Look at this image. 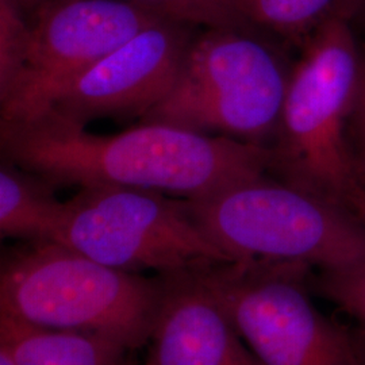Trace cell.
I'll list each match as a JSON object with an SVG mask.
<instances>
[{"label": "cell", "instance_id": "obj_6", "mask_svg": "<svg viewBox=\"0 0 365 365\" xmlns=\"http://www.w3.org/2000/svg\"><path fill=\"white\" fill-rule=\"evenodd\" d=\"M52 241L133 274L232 261L197 226L185 199L113 184L81 187L64 202Z\"/></svg>", "mask_w": 365, "mask_h": 365}, {"label": "cell", "instance_id": "obj_2", "mask_svg": "<svg viewBox=\"0 0 365 365\" xmlns=\"http://www.w3.org/2000/svg\"><path fill=\"white\" fill-rule=\"evenodd\" d=\"M300 49L271 144V172L344 207L360 185L348 125L363 56L352 22L336 14L322 21Z\"/></svg>", "mask_w": 365, "mask_h": 365}, {"label": "cell", "instance_id": "obj_7", "mask_svg": "<svg viewBox=\"0 0 365 365\" xmlns=\"http://www.w3.org/2000/svg\"><path fill=\"white\" fill-rule=\"evenodd\" d=\"M313 269L291 261H227L199 268L261 365H357L354 330L312 299Z\"/></svg>", "mask_w": 365, "mask_h": 365}, {"label": "cell", "instance_id": "obj_11", "mask_svg": "<svg viewBox=\"0 0 365 365\" xmlns=\"http://www.w3.org/2000/svg\"><path fill=\"white\" fill-rule=\"evenodd\" d=\"M0 349L14 365H123L130 351L115 339L37 327L0 314Z\"/></svg>", "mask_w": 365, "mask_h": 365}, {"label": "cell", "instance_id": "obj_12", "mask_svg": "<svg viewBox=\"0 0 365 365\" xmlns=\"http://www.w3.org/2000/svg\"><path fill=\"white\" fill-rule=\"evenodd\" d=\"M51 182L3 160L0 167V233L30 241L52 240L64 209Z\"/></svg>", "mask_w": 365, "mask_h": 365}, {"label": "cell", "instance_id": "obj_5", "mask_svg": "<svg viewBox=\"0 0 365 365\" xmlns=\"http://www.w3.org/2000/svg\"><path fill=\"white\" fill-rule=\"evenodd\" d=\"M261 33L221 27L197 31L173 87L141 123L271 146L292 66Z\"/></svg>", "mask_w": 365, "mask_h": 365}, {"label": "cell", "instance_id": "obj_18", "mask_svg": "<svg viewBox=\"0 0 365 365\" xmlns=\"http://www.w3.org/2000/svg\"><path fill=\"white\" fill-rule=\"evenodd\" d=\"M344 207L351 211L354 217L365 223V188L359 185L353 192L345 199Z\"/></svg>", "mask_w": 365, "mask_h": 365}, {"label": "cell", "instance_id": "obj_19", "mask_svg": "<svg viewBox=\"0 0 365 365\" xmlns=\"http://www.w3.org/2000/svg\"><path fill=\"white\" fill-rule=\"evenodd\" d=\"M354 330V345H356V354H357V365H365V331L360 327Z\"/></svg>", "mask_w": 365, "mask_h": 365}, {"label": "cell", "instance_id": "obj_13", "mask_svg": "<svg viewBox=\"0 0 365 365\" xmlns=\"http://www.w3.org/2000/svg\"><path fill=\"white\" fill-rule=\"evenodd\" d=\"M337 0H235L240 13L262 33L302 46L334 11Z\"/></svg>", "mask_w": 365, "mask_h": 365}, {"label": "cell", "instance_id": "obj_8", "mask_svg": "<svg viewBox=\"0 0 365 365\" xmlns=\"http://www.w3.org/2000/svg\"><path fill=\"white\" fill-rule=\"evenodd\" d=\"M163 18L129 0H42L29 18L26 64L0 99V123L46 113L80 75Z\"/></svg>", "mask_w": 365, "mask_h": 365}, {"label": "cell", "instance_id": "obj_21", "mask_svg": "<svg viewBox=\"0 0 365 365\" xmlns=\"http://www.w3.org/2000/svg\"><path fill=\"white\" fill-rule=\"evenodd\" d=\"M14 4L29 18L38 9L42 0H11Z\"/></svg>", "mask_w": 365, "mask_h": 365}, {"label": "cell", "instance_id": "obj_22", "mask_svg": "<svg viewBox=\"0 0 365 365\" xmlns=\"http://www.w3.org/2000/svg\"><path fill=\"white\" fill-rule=\"evenodd\" d=\"M365 13V0H356L354 9H353L352 21L354 18H357L359 15Z\"/></svg>", "mask_w": 365, "mask_h": 365}, {"label": "cell", "instance_id": "obj_4", "mask_svg": "<svg viewBox=\"0 0 365 365\" xmlns=\"http://www.w3.org/2000/svg\"><path fill=\"white\" fill-rule=\"evenodd\" d=\"M185 200L197 226L232 261H291L319 271L365 261V223L267 175Z\"/></svg>", "mask_w": 365, "mask_h": 365}, {"label": "cell", "instance_id": "obj_23", "mask_svg": "<svg viewBox=\"0 0 365 365\" xmlns=\"http://www.w3.org/2000/svg\"><path fill=\"white\" fill-rule=\"evenodd\" d=\"M0 365H14L13 360L6 351L0 349Z\"/></svg>", "mask_w": 365, "mask_h": 365}, {"label": "cell", "instance_id": "obj_1", "mask_svg": "<svg viewBox=\"0 0 365 365\" xmlns=\"http://www.w3.org/2000/svg\"><path fill=\"white\" fill-rule=\"evenodd\" d=\"M3 160L53 187L113 184L197 199L272 170V149L164 123L101 135L46 111L0 123Z\"/></svg>", "mask_w": 365, "mask_h": 365}, {"label": "cell", "instance_id": "obj_16", "mask_svg": "<svg viewBox=\"0 0 365 365\" xmlns=\"http://www.w3.org/2000/svg\"><path fill=\"white\" fill-rule=\"evenodd\" d=\"M313 289L353 317L365 331V261L341 269L319 271Z\"/></svg>", "mask_w": 365, "mask_h": 365}, {"label": "cell", "instance_id": "obj_9", "mask_svg": "<svg viewBox=\"0 0 365 365\" xmlns=\"http://www.w3.org/2000/svg\"><path fill=\"white\" fill-rule=\"evenodd\" d=\"M196 34L195 25L157 21L80 75L51 111L83 128L102 118L145 117L173 87Z\"/></svg>", "mask_w": 365, "mask_h": 365}, {"label": "cell", "instance_id": "obj_17", "mask_svg": "<svg viewBox=\"0 0 365 365\" xmlns=\"http://www.w3.org/2000/svg\"><path fill=\"white\" fill-rule=\"evenodd\" d=\"M348 138L359 182L365 188V57L361 60L357 93L348 125Z\"/></svg>", "mask_w": 365, "mask_h": 365}, {"label": "cell", "instance_id": "obj_10", "mask_svg": "<svg viewBox=\"0 0 365 365\" xmlns=\"http://www.w3.org/2000/svg\"><path fill=\"white\" fill-rule=\"evenodd\" d=\"M145 365H261L197 269L158 274Z\"/></svg>", "mask_w": 365, "mask_h": 365}, {"label": "cell", "instance_id": "obj_14", "mask_svg": "<svg viewBox=\"0 0 365 365\" xmlns=\"http://www.w3.org/2000/svg\"><path fill=\"white\" fill-rule=\"evenodd\" d=\"M164 16L197 27L259 30L240 13L235 0H129ZM261 31V30H259Z\"/></svg>", "mask_w": 365, "mask_h": 365}, {"label": "cell", "instance_id": "obj_20", "mask_svg": "<svg viewBox=\"0 0 365 365\" xmlns=\"http://www.w3.org/2000/svg\"><path fill=\"white\" fill-rule=\"evenodd\" d=\"M354 4H356V0H337L333 14L339 15V16H344V18H346V19H349L352 22Z\"/></svg>", "mask_w": 365, "mask_h": 365}, {"label": "cell", "instance_id": "obj_15", "mask_svg": "<svg viewBox=\"0 0 365 365\" xmlns=\"http://www.w3.org/2000/svg\"><path fill=\"white\" fill-rule=\"evenodd\" d=\"M31 29L11 0H0V99L13 88L26 64Z\"/></svg>", "mask_w": 365, "mask_h": 365}, {"label": "cell", "instance_id": "obj_3", "mask_svg": "<svg viewBox=\"0 0 365 365\" xmlns=\"http://www.w3.org/2000/svg\"><path fill=\"white\" fill-rule=\"evenodd\" d=\"M161 280L92 260L52 240L7 253L0 271V314L37 327L115 339L128 349L150 337Z\"/></svg>", "mask_w": 365, "mask_h": 365}]
</instances>
